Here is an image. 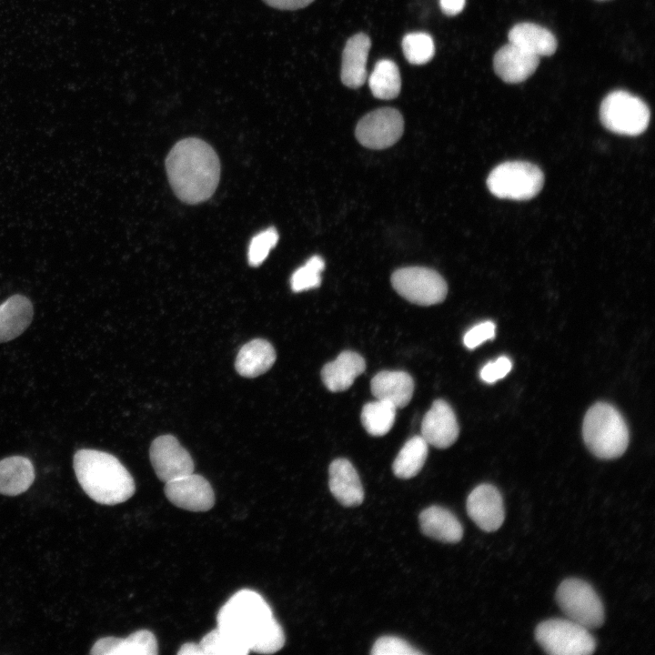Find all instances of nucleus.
Masks as SVG:
<instances>
[{"mask_svg":"<svg viewBox=\"0 0 655 655\" xmlns=\"http://www.w3.org/2000/svg\"><path fill=\"white\" fill-rule=\"evenodd\" d=\"M217 629L249 651L270 654L285 644L280 624L268 603L257 592L241 590L219 610Z\"/></svg>","mask_w":655,"mask_h":655,"instance_id":"f257e3e1","label":"nucleus"},{"mask_svg":"<svg viewBox=\"0 0 655 655\" xmlns=\"http://www.w3.org/2000/svg\"><path fill=\"white\" fill-rule=\"evenodd\" d=\"M170 186L177 197L187 204L207 200L216 191L220 163L207 142L188 137L178 141L166 159Z\"/></svg>","mask_w":655,"mask_h":655,"instance_id":"f03ea898","label":"nucleus"},{"mask_svg":"<svg viewBox=\"0 0 655 655\" xmlns=\"http://www.w3.org/2000/svg\"><path fill=\"white\" fill-rule=\"evenodd\" d=\"M74 469L84 491L102 505H116L130 499L135 481L115 456L96 449L83 448L74 456Z\"/></svg>","mask_w":655,"mask_h":655,"instance_id":"7ed1b4c3","label":"nucleus"},{"mask_svg":"<svg viewBox=\"0 0 655 655\" xmlns=\"http://www.w3.org/2000/svg\"><path fill=\"white\" fill-rule=\"evenodd\" d=\"M583 439L590 451L603 459L620 457L628 448L629 429L621 414L610 404L598 402L587 411Z\"/></svg>","mask_w":655,"mask_h":655,"instance_id":"20e7f679","label":"nucleus"},{"mask_svg":"<svg viewBox=\"0 0 655 655\" xmlns=\"http://www.w3.org/2000/svg\"><path fill=\"white\" fill-rule=\"evenodd\" d=\"M544 176L536 165L509 161L497 166L489 175V190L499 198L528 200L542 188Z\"/></svg>","mask_w":655,"mask_h":655,"instance_id":"39448f33","label":"nucleus"},{"mask_svg":"<svg viewBox=\"0 0 655 655\" xmlns=\"http://www.w3.org/2000/svg\"><path fill=\"white\" fill-rule=\"evenodd\" d=\"M535 639L550 655H589L596 641L589 630L569 619H549L535 629Z\"/></svg>","mask_w":655,"mask_h":655,"instance_id":"423d86ee","label":"nucleus"},{"mask_svg":"<svg viewBox=\"0 0 655 655\" xmlns=\"http://www.w3.org/2000/svg\"><path fill=\"white\" fill-rule=\"evenodd\" d=\"M600 118L610 131L622 136H638L650 122V110L638 96L626 91L610 93L600 107Z\"/></svg>","mask_w":655,"mask_h":655,"instance_id":"0eeeda50","label":"nucleus"},{"mask_svg":"<svg viewBox=\"0 0 655 655\" xmlns=\"http://www.w3.org/2000/svg\"><path fill=\"white\" fill-rule=\"evenodd\" d=\"M556 600L567 618L588 630L604 622V608L594 589L585 580L564 579L556 591Z\"/></svg>","mask_w":655,"mask_h":655,"instance_id":"6e6552de","label":"nucleus"},{"mask_svg":"<svg viewBox=\"0 0 655 655\" xmlns=\"http://www.w3.org/2000/svg\"><path fill=\"white\" fill-rule=\"evenodd\" d=\"M394 289L408 301L430 306L441 303L448 286L435 270L423 267H407L396 270L391 277Z\"/></svg>","mask_w":655,"mask_h":655,"instance_id":"1a4fd4ad","label":"nucleus"},{"mask_svg":"<svg viewBox=\"0 0 655 655\" xmlns=\"http://www.w3.org/2000/svg\"><path fill=\"white\" fill-rule=\"evenodd\" d=\"M404 131L400 112L392 107H381L365 115L356 126L358 142L371 149H384L394 145Z\"/></svg>","mask_w":655,"mask_h":655,"instance_id":"9d476101","label":"nucleus"},{"mask_svg":"<svg viewBox=\"0 0 655 655\" xmlns=\"http://www.w3.org/2000/svg\"><path fill=\"white\" fill-rule=\"evenodd\" d=\"M149 457L157 478L165 483L194 472L190 454L174 436L157 437L151 444Z\"/></svg>","mask_w":655,"mask_h":655,"instance_id":"9b49d317","label":"nucleus"},{"mask_svg":"<svg viewBox=\"0 0 655 655\" xmlns=\"http://www.w3.org/2000/svg\"><path fill=\"white\" fill-rule=\"evenodd\" d=\"M165 495L175 506L194 512L213 508L215 493L209 482L197 474H188L165 484Z\"/></svg>","mask_w":655,"mask_h":655,"instance_id":"f8f14e48","label":"nucleus"},{"mask_svg":"<svg viewBox=\"0 0 655 655\" xmlns=\"http://www.w3.org/2000/svg\"><path fill=\"white\" fill-rule=\"evenodd\" d=\"M467 512L482 530L487 532L497 530L505 519L500 492L491 484L483 483L477 486L467 499Z\"/></svg>","mask_w":655,"mask_h":655,"instance_id":"ddd939ff","label":"nucleus"},{"mask_svg":"<svg viewBox=\"0 0 655 655\" xmlns=\"http://www.w3.org/2000/svg\"><path fill=\"white\" fill-rule=\"evenodd\" d=\"M459 428L451 407L444 400L433 402L421 424V437L438 448L450 447L458 438Z\"/></svg>","mask_w":655,"mask_h":655,"instance_id":"4468645a","label":"nucleus"},{"mask_svg":"<svg viewBox=\"0 0 655 655\" xmlns=\"http://www.w3.org/2000/svg\"><path fill=\"white\" fill-rule=\"evenodd\" d=\"M539 57L511 44L500 47L494 55L495 73L506 83L525 81L537 69Z\"/></svg>","mask_w":655,"mask_h":655,"instance_id":"2eb2a0df","label":"nucleus"},{"mask_svg":"<svg viewBox=\"0 0 655 655\" xmlns=\"http://www.w3.org/2000/svg\"><path fill=\"white\" fill-rule=\"evenodd\" d=\"M329 489L334 498L345 507H356L364 499L359 476L346 458L333 460L328 469Z\"/></svg>","mask_w":655,"mask_h":655,"instance_id":"dca6fc26","label":"nucleus"},{"mask_svg":"<svg viewBox=\"0 0 655 655\" xmlns=\"http://www.w3.org/2000/svg\"><path fill=\"white\" fill-rule=\"evenodd\" d=\"M371 46L368 35L358 33L348 39L342 52L341 82L349 88H358L367 79V60Z\"/></svg>","mask_w":655,"mask_h":655,"instance_id":"f3484780","label":"nucleus"},{"mask_svg":"<svg viewBox=\"0 0 655 655\" xmlns=\"http://www.w3.org/2000/svg\"><path fill=\"white\" fill-rule=\"evenodd\" d=\"M93 655H156L157 640L154 633L139 630L126 638L105 637L92 647Z\"/></svg>","mask_w":655,"mask_h":655,"instance_id":"a211bd4d","label":"nucleus"},{"mask_svg":"<svg viewBox=\"0 0 655 655\" xmlns=\"http://www.w3.org/2000/svg\"><path fill=\"white\" fill-rule=\"evenodd\" d=\"M370 389L377 399L389 402L396 408H402L412 398L414 381L407 372L383 370L373 377Z\"/></svg>","mask_w":655,"mask_h":655,"instance_id":"6ab92c4d","label":"nucleus"},{"mask_svg":"<svg viewBox=\"0 0 655 655\" xmlns=\"http://www.w3.org/2000/svg\"><path fill=\"white\" fill-rule=\"evenodd\" d=\"M365 369L366 362L361 355L354 351H343L335 360L323 367L321 378L328 390L339 392L350 388Z\"/></svg>","mask_w":655,"mask_h":655,"instance_id":"aec40b11","label":"nucleus"},{"mask_svg":"<svg viewBox=\"0 0 655 655\" xmlns=\"http://www.w3.org/2000/svg\"><path fill=\"white\" fill-rule=\"evenodd\" d=\"M421 531L428 537L445 543H457L463 537V528L448 509L431 506L419 514Z\"/></svg>","mask_w":655,"mask_h":655,"instance_id":"412c9836","label":"nucleus"},{"mask_svg":"<svg viewBox=\"0 0 655 655\" xmlns=\"http://www.w3.org/2000/svg\"><path fill=\"white\" fill-rule=\"evenodd\" d=\"M34 309L32 302L23 295H14L0 305V343L21 335L30 325Z\"/></svg>","mask_w":655,"mask_h":655,"instance_id":"4be33fe9","label":"nucleus"},{"mask_svg":"<svg viewBox=\"0 0 655 655\" xmlns=\"http://www.w3.org/2000/svg\"><path fill=\"white\" fill-rule=\"evenodd\" d=\"M509 42L537 56H549L557 49V40L547 28L533 23H519L509 32Z\"/></svg>","mask_w":655,"mask_h":655,"instance_id":"5701e85b","label":"nucleus"},{"mask_svg":"<svg viewBox=\"0 0 655 655\" xmlns=\"http://www.w3.org/2000/svg\"><path fill=\"white\" fill-rule=\"evenodd\" d=\"M275 360L276 352L273 346L265 339L257 338L240 348L235 368L239 375L254 378L267 371Z\"/></svg>","mask_w":655,"mask_h":655,"instance_id":"b1692460","label":"nucleus"},{"mask_svg":"<svg viewBox=\"0 0 655 655\" xmlns=\"http://www.w3.org/2000/svg\"><path fill=\"white\" fill-rule=\"evenodd\" d=\"M35 479V469L30 459L13 456L0 460V493L16 496L26 491Z\"/></svg>","mask_w":655,"mask_h":655,"instance_id":"393cba45","label":"nucleus"},{"mask_svg":"<svg viewBox=\"0 0 655 655\" xmlns=\"http://www.w3.org/2000/svg\"><path fill=\"white\" fill-rule=\"evenodd\" d=\"M428 444L421 436L408 439L396 457L392 469L399 479H410L422 469L427 456Z\"/></svg>","mask_w":655,"mask_h":655,"instance_id":"a878e982","label":"nucleus"},{"mask_svg":"<svg viewBox=\"0 0 655 655\" xmlns=\"http://www.w3.org/2000/svg\"><path fill=\"white\" fill-rule=\"evenodd\" d=\"M373 96L389 100L397 97L401 89V77L397 64L390 59L378 61L368 78Z\"/></svg>","mask_w":655,"mask_h":655,"instance_id":"bb28decb","label":"nucleus"},{"mask_svg":"<svg viewBox=\"0 0 655 655\" xmlns=\"http://www.w3.org/2000/svg\"><path fill=\"white\" fill-rule=\"evenodd\" d=\"M396 409L391 403L383 400L367 403L361 411L362 425L368 434L384 436L394 425Z\"/></svg>","mask_w":655,"mask_h":655,"instance_id":"cd10ccee","label":"nucleus"},{"mask_svg":"<svg viewBox=\"0 0 655 655\" xmlns=\"http://www.w3.org/2000/svg\"><path fill=\"white\" fill-rule=\"evenodd\" d=\"M401 45L405 58L412 65H424L429 62L435 54V45L431 35L424 32L407 34L402 39Z\"/></svg>","mask_w":655,"mask_h":655,"instance_id":"c85d7f7f","label":"nucleus"},{"mask_svg":"<svg viewBox=\"0 0 655 655\" xmlns=\"http://www.w3.org/2000/svg\"><path fill=\"white\" fill-rule=\"evenodd\" d=\"M198 644L202 655H246L250 652L217 628L206 634Z\"/></svg>","mask_w":655,"mask_h":655,"instance_id":"c756f323","label":"nucleus"},{"mask_svg":"<svg viewBox=\"0 0 655 655\" xmlns=\"http://www.w3.org/2000/svg\"><path fill=\"white\" fill-rule=\"evenodd\" d=\"M325 268V262L319 256L311 257L304 266L298 267L291 277V288L294 292H300L319 287L321 272Z\"/></svg>","mask_w":655,"mask_h":655,"instance_id":"7c9ffc66","label":"nucleus"},{"mask_svg":"<svg viewBox=\"0 0 655 655\" xmlns=\"http://www.w3.org/2000/svg\"><path fill=\"white\" fill-rule=\"evenodd\" d=\"M277 241L278 233L275 227H268L256 235L249 244V265L257 267L262 264Z\"/></svg>","mask_w":655,"mask_h":655,"instance_id":"2f4dec72","label":"nucleus"},{"mask_svg":"<svg viewBox=\"0 0 655 655\" xmlns=\"http://www.w3.org/2000/svg\"><path fill=\"white\" fill-rule=\"evenodd\" d=\"M372 655H418L422 654L406 640L394 637L383 636L374 643L370 651Z\"/></svg>","mask_w":655,"mask_h":655,"instance_id":"473e14b6","label":"nucleus"},{"mask_svg":"<svg viewBox=\"0 0 655 655\" xmlns=\"http://www.w3.org/2000/svg\"><path fill=\"white\" fill-rule=\"evenodd\" d=\"M495 332L496 326L493 322H481L466 332L463 338L464 345L468 348L473 349L485 341L492 339L495 337Z\"/></svg>","mask_w":655,"mask_h":655,"instance_id":"72a5a7b5","label":"nucleus"},{"mask_svg":"<svg viewBox=\"0 0 655 655\" xmlns=\"http://www.w3.org/2000/svg\"><path fill=\"white\" fill-rule=\"evenodd\" d=\"M512 368L511 360L501 356L496 360L488 362L480 370V378L487 383H494L506 377Z\"/></svg>","mask_w":655,"mask_h":655,"instance_id":"f704fd0d","label":"nucleus"},{"mask_svg":"<svg viewBox=\"0 0 655 655\" xmlns=\"http://www.w3.org/2000/svg\"><path fill=\"white\" fill-rule=\"evenodd\" d=\"M267 5L280 10H297L310 5L314 0H263Z\"/></svg>","mask_w":655,"mask_h":655,"instance_id":"c9c22d12","label":"nucleus"},{"mask_svg":"<svg viewBox=\"0 0 655 655\" xmlns=\"http://www.w3.org/2000/svg\"><path fill=\"white\" fill-rule=\"evenodd\" d=\"M465 3L466 0H439L442 12L448 16L458 15L463 10Z\"/></svg>","mask_w":655,"mask_h":655,"instance_id":"e433bc0d","label":"nucleus"},{"mask_svg":"<svg viewBox=\"0 0 655 655\" xmlns=\"http://www.w3.org/2000/svg\"><path fill=\"white\" fill-rule=\"evenodd\" d=\"M179 655H202V650L198 643L186 642L177 651Z\"/></svg>","mask_w":655,"mask_h":655,"instance_id":"4c0bfd02","label":"nucleus"}]
</instances>
